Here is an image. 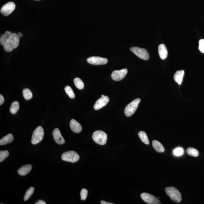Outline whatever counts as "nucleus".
Here are the masks:
<instances>
[{
	"mask_svg": "<svg viewBox=\"0 0 204 204\" xmlns=\"http://www.w3.org/2000/svg\"><path fill=\"white\" fill-rule=\"evenodd\" d=\"M20 37L17 34L12 33L4 45V50L7 52L12 51L18 46Z\"/></svg>",
	"mask_w": 204,
	"mask_h": 204,
	"instance_id": "obj_1",
	"label": "nucleus"
},
{
	"mask_svg": "<svg viewBox=\"0 0 204 204\" xmlns=\"http://www.w3.org/2000/svg\"><path fill=\"white\" fill-rule=\"evenodd\" d=\"M165 191L171 200L175 203H180L182 200V195L178 189L174 187H166Z\"/></svg>",
	"mask_w": 204,
	"mask_h": 204,
	"instance_id": "obj_2",
	"label": "nucleus"
},
{
	"mask_svg": "<svg viewBox=\"0 0 204 204\" xmlns=\"http://www.w3.org/2000/svg\"><path fill=\"white\" fill-rule=\"evenodd\" d=\"M92 138L96 143L104 145L106 143L107 136L106 134L102 130H97L93 134Z\"/></svg>",
	"mask_w": 204,
	"mask_h": 204,
	"instance_id": "obj_3",
	"label": "nucleus"
},
{
	"mask_svg": "<svg viewBox=\"0 0 204 204\" xmlns=\"http://www.w3.org/2000/svg\"><path fill=\"white\" fill-rule=\"evenodd\" d=\"M141 102V99L137 98L130 102L125 107L124 113L127 117H130L133 115L137 109L138 104Z\"/></svg>",
	"mask_w": 204,
	"mask_h": 204,
	"instance_id": "obj_4",
	"label": "nucleus"
},
{
	"mask_svg": "<svg viewBox=\"0 0 204 204\" xmlns=\"http://www.w3.org/2000/svg\"><path fill=\"white\" fill-rule=\"evenodd\" d=\"M44 136L43 128L40 126L37 127L33 133L31 143L33 145L37 144L43 139Z\"/></svg>",
	"mask_w": 204,
	"mask_h": 204,
	"instance_id": "obj_5",
	"label": "nucleus"
},
{
	"mask_svg": "<svg viewBox=\"0 0 204 204\" xmlns=\"http://www.w3.org/2000/svg\"><path fill=\"white\" fill-rule=\"evenodd\" d=\"M61 159L63 161L73 163L79 160V156L75 151H67L62 154Z\"/></svg>",
	"mask_w": 204,
	"mask_h": 204,
	"instance_id": "obj_6",
	"label": "nucleus"
},
{
	"mask_svg": "<svg viewBox=\"0 0 204 204\" xmlns=\"http://www.w3.org/2000/svg\"><path fill=\"white\" fill-rule=\"evenodd\" d=\"M130 50L141 59L144 60H148L149 59V54L144 48H139L137 47H133L130 48Z\"/></svg>",
	"mask_w": 204,
	"mask_h": 204,
	"instance_id": "obj_7",
	"label": "nucleus"
},
{
	"mask_svg": "<svg viewBox=\"0 0 204 204\" xmlns=\"http://www.w3.org/2000/svg\"><path fill=\"white\" fill-rule=\"evenodd\" d=\"M141 198L146 203L148 204H160L159 199L151 194L143 193L141 194Z\"/></svg>",
	"mask_w": 204,
	"mask_h": 204,
	"instance_id": "obj_8",
	"label": "nucleus"
},
{
	"mask_svg": "<svg viewBox=\"0 0 204 204\" xmlns=\"http://www.w3.org/2000/svg\"><path fill=\"white\" fill-rule=\"evenodd\" d=\"M15 7L16 5L14 2H10L2 6L1 9V12L3 15L7 16L14 10Z\"/></svg>",
	"mask_w": 204,
	"mask_h": 204,
	"instance_id": "obj_9",
	"label": "nucleus"
},
{
	"mask_svg": "<svg viewBox=\"0 0 204 204\" xmlns=\"http://www.w3.org/2000/svg\"><path fill=\"white\" fill-rule=\"evenodd\" d=\"M87 60L90 64L95 65L106 64L108 62L107 59L98 56L89 57Z\"/></svg>",
	"mask_w": 204,
	"mask_h": 204,
	"instance_id": "obj_10",
	"label": "nucleus"
},
{
	"mask_svg": "<svg viewBox=\"0 0 204 204\" xmlns=\"http://www.w3.org/2000/svg\"><path fill=\"white\" fill-rule=\"evenodd\" d=\"M128 73V70L125 68L119 71H115L112 72L111 75L112 79L115 81H120L123 79Z\"/></svg>",
	"mask_w": 204,
	"mask_h": 204,
	"instance_id": "obj_11",
	"label": "nucleus"
},
{
	"mask_svg": "<svg viewBox=\"0 0 204 204\" xmlns=\"http://www.w3.org/2000/svg\"><path fill=\"white\" fill-rule=\"evenodd\" d=\"M109 101V98L107 96H104L99 98L94 104V108L95 110H98L107 105Z\"/></svg>",
	"mask_w": 204,
	"mask_h": 204,
	"instance_id": "obj_12",
	"label": "nucleus"
},
{
	"mask_svg": "<svg viewBox=\"0 0 204 204\" xmlns=\"http://www.w3.org/2000/svg\"><path fill=\"white\" fill-rule=\"evenodd\" d=\"M54 140L58 144L62 145L65 142L64 139L62 137L60 130L58 128L55 129L53 132Z\"/></svg>",
	"mask_w": 204,
	"mask_h": 204,
	"instance_id": "obj_13",
	"label": "nucleus"
},
{
	"mask_svg": "<svg viewBox=\"0 0 204 204\" xmlns=\"http://www.w3.org/2000/svg\"><path fill=\"white\" fill-rule=\"evenodd\" d=\"M70 126L72 131L75 133H79L82 130L80 124L74 119H72L70 123Z\"/></svg>",
	"mask_w": 204,
	"mask_h": 204,
	"instance_id": "obj_14",
	"label": "nucleus"
},
{
	"mask_svg": "<svg viewBox=\"0 0 204 204\" xmlns=\"http://www.w3.org/2000/svg\"><path fill=\"white\" fill-rule=\"evenodd\" d=\"M158 52L161 59L165 60L167 56L168 52L167 48L164 44H161L158 47Z\"/></svg>",
	"mask_w": 204,
	"mask_h": 204,
	"instance_id": "obj_15",
	"label": "nucleus"
},
{
	"mask_svg": "<svg viewBox=\"0 0 204 204\" xmlns=\"http://www.w3.org/2000/svg\"><path fill=\"white\" fill-rule=\"evenodd\" d=\"M32 165L31 164L25 165L22 166L18 170L17 172L21 176H25L28 174L32 169Z\"/></svg>",
	"mask_w": 204,
	"mask_h": 204,
	"instance_id": "obj_16",
	"label": "nucleus"
},
{
	"mask_svg": "<svg viewBox=\"0 0 204 204\" xmlns=\"http://www.w3.org/2000/svg\"><path fill=\"white\" fill-rule=\"evenodd\" d=\"M14 140V137L12 134L9 133L3 137L0 140V145L3 146L8 144L12 142Z\"/></svg>",
	"mask_w": 204,
	"mask_h": 204,
	"instance_id": "obj_17",
	"label": "nucleus"
},
{
	"mask_svg": "<svg viewBox=\"0 0 204 204\" xmlns=\"http://www.w3.org/2000/svg\"><path fill=\"white\" fill-rule=\"evenodd\" d=\"M184 71L183 70H180L176 71L174 75V79L176 83L179 85L182 84Z\"/></svg>",
	"mask_w": 204,
	"mask_h": 204,
	"instance_id": "obj_18",
	"label": "nucleus"
},
{
	"mask_svg": "<svg viewBox=\"0 0 204 204\" xmlns=\"http://www.w3.org/2000/svg\"><path fill=\"white\" fill-rule=\"evenodd\" d=\"M152 146L154 149L159 153H162L164 151V148L163 145L157 140H153L152 143Z\"/></svg>",
	"mask_w": 204,
	"mask_h": 204,
	"instance_id": "obj_19",
	"label": "nucleus"
},
{
	"mask_svg": "<svg viewBox=\"0 0 204 204\" xmlns=\"http://www.w3.org/2000/svg\"><path fill=\"white\" fill-rule=\"evenodd\" d=\"M12 33V32L10 31H6L5 33L2 35L0 37V42L2 45H4L5 44L8 39Z\"/></svg>",
	"mask_w": 204,
	"mask_h": 204,
	"instance_id": "obj_20",
	"label": "nucleus"
},
{
	"mask_svg": "<svg viewBox=\"0 0 204 204\" xmlns=\"http://www.w3.org/2000/svg\"><path fill=\"white\" fill-rule=\"evenodd\" d=\"M19 109V102L17 101L13 102L11 104L10 109V112L12 114H15L17 113Z\"/></svg>",
	"mask_w": 204,
	"mask_h": 204,
	"instance_id": "obj_21",
	"label": "nucleus"
},
{
	"mask_svg": "<svg viewBox=\"0 0 204 204\" xmlns=\"http://www.w3.org/2000/svg\"><path fill=\"white\" fill-rule=\"evenodd\" d=\"M138 136L139 137L140 140L144 143L145 144L148 145L149 144V141L148 140L147 135L144 132L142 131H140L138 133Z\"/></svg>",
	"mask_w": 204,
	"mask_h": 204,
	"instance_id": "obj_22",
	"label": "nucleus"
},
{
	"mask_svg": "<svg viewBox=\"0 0 204 204\" xmlns=\"http://www.w3.org/2000/svg\"><path fill=\"white\" fill-rule=\"evenodd\" d=\"M23 96L27 100H30L32 98L33 94L32 92L28 89H24L22 91Z\"/></svg>",
	"mask_w": 204,
	"mask_h": 204,
	"instance_id": "obj_23",
	"label": "nucleus"
},
{
	"mask_svg": "<svg viewBox=\"0 0 204 204\" xmlns=\"http://www.w3.org/2000/svg\"><path fill=\"white\" fill-rule=\"evenodd\" d=\"M187 152L189 156H194V157H197L199 155L198 152L197 150L192 147L187 148Z\"/></svg>",
	"mask_w": 204,
	"mask_h": 204,
	"instance_id": "obj_24",
	"label": "nucleus"
},
{
	"mask_svg": "<svg viewBox=\"0 0 204 204\" xmlns=\"http://www.w3.org/2000/svg\"><path fill=\"white\" fill-rule=\"evenodd\" d=\"M75 86L78 89L82 90L84 87V84L79 78H75L73 81Z\"/></svg>",
	"mask_w": 204,
	"mask_h": 204,
	"instance_id": "obj_25",
	"label": "nucleus"
},
{
	"mask_svg": "<svg viewBox=\"0 0 204 204\" xmlns=\"http://www.w3.org/2000/svg\"><path fill=\"white\" fill-rule=\"evenodd\" d=\"M34 191H35V188L33 187H31L28 189L26 192L25 196H24V200L26 201L29 200V199L30 198L33 194V193Z\"/></svg>",
	"mask_w": 204,
	"mask_h": 204,
	"instance_id": "obj_26",
	"label": "nucleus"
},
{
	"mask_svg": "<svg viewBox=\"0 0 204 204\" xmlns=\"http://www.w3.org/2000/svg\"><path fill=\"white\" fill-rule=\"evenodd\" d=\"M65 91L66 94L71 98L73 99L75 98V94L72 89L69 86H66L65 87Z\"/></svg>",
	"mask_w": 204,
	"mask_h": 204,
	"instance_id": "obj_27",
	"label": "nucleus"
},
{
	"mask_svg": "<svg viewBox=\"0 0 204 204\" xmlns=\"http://www.w3.org/2000/svg\"><path fill=\"white\" fill-rule=\"evenodd\" d=\"M9 152L8 151H0V162H2L9 156Z\"/></svg>",
	"mask_w": 204,
	"mask_h": 204,
	"instance_id": "obj_28",
	"label": "nucleus"
},
{
	"mask_svg": "<svg viewBox=\"0 0 204 204\" xmlns=\"http://www.w3.org/2000/svg\"><path fill=\"white\" fill-rule=\"evenodd\" d=\"M88 191L87 189H83L80 193L81 199L82 200H85L87 198Z\"/></svg>",
	"mask_w": 204,
	"mask_h": 204,
	"instance_id": "obj_29",
	"label": "nucleus"
},
{
	"mask_svg": "<svg viewBox=\"0 0 204 204\" xmlns=\"http://www.w3.org/2000/svg\"><path fill=\"white\" fill-rule=\"evenodd\" d=\"M184 153V150L182 148H178L175 149L174 151V153L176 156H182Z\"/></svg>",
	"mask_w": 204,
	"mask_h": 204,
	"instance_id": "obj_30",
	"label": "nucleus"
},
{
	"mask_svg": "<svg viewBox=\"0 0 204 204\" xmlns=\"http://www.w3.org/2000/svg\"><path fill=\"white\" fill-rule=\"evenodd\" d=\"M198 48L200 52L204 53V40L201 39L199 41Z\"/></svg>",
	"mask_w": 204,
	"mask_h": 204,
	"instance_id": "obj_31",
	"label": "nucleus"
},
{
	"mask_svg": "<svg viewBox=\"0 0 204 204\" xmlns=\"http://www.w3.org/2000/svg\"><path fill=\"white\" fill-rule=\"evenodd\" d=\"M4 98L1 94H0V105H1L4 102Z\"/></svg>",
	"mask_w": 204,
	"mask_h": 204,
	"instance_id": "obj_32",
	"label": "nucleus"
},
{
	"mask_svg": "<svg viewBox=\"0 0 204 204\" xmlns=\"http://www.w3.org/2000/svg\"><path fill=\"white\" fill-rule=\"evenodd\" d=\"M46 203H45V202H44V201L42 200H39L37 201V202L35 203V204H46Z\"/></svg>",
	"mask_w": 204,
	"mask_h": 204,
	"instance_id": "obj_33",
	"label": "nucleus"
},
{
	"mask_svg": "<svg viewBox=\"0 0 204 204\" xmlns=\"http://www.w3.org/2000/svg\"><path fill=\"white\" fill-rule=\"evenodd\" d=\"M101 203L102 204H113V203H110V202H106L103 200L101 201Z\"/></svg>",
	"mask_w": 204,
	"mask_h": 204,
	"instance_id": "obj_34",
	"label": "nucleus"
},
{
	"mask_svg": "<svg viewBox=\"0 0 204 204\" xmlns=\"http://www.w3.org/2000/svg\"><path fill=\"white\" fill-rule=\"evenodd\" d=\"M17 35L18 36H19V37H23V34L21 33V32H18L17 33Z\"/></svg>",
	"mask_w": 204,
	"mask_h": 204,
	"instance_id": "obj_35",
	"label": "nucleus"
},
{
	"mask_svg": "<svg viewBox=\"0 0 204 204\" xmlns=\"http://www.w3.org/2000/svg\"><path fill=\"white\" fill-rule=\"evenodd\" d=\"M36 1H39V0H36Z\"/></svg>",
	"mask_w": 204,
	"mask_h": 204,
	"instance_id": "obj_36",
	"label": "nucleus"
}]
</instances>
